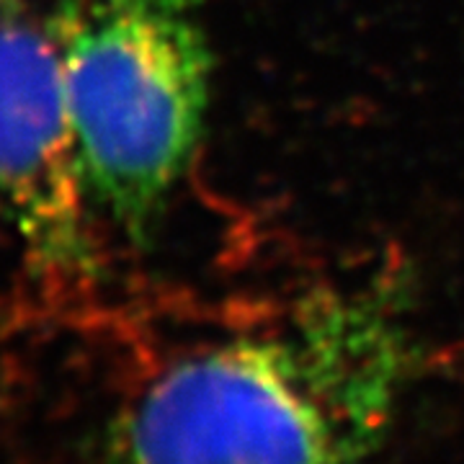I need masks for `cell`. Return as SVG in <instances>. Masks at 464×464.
<instances>
[{"instance_id": "cell-1", "label": "cell", "mask_w": 464, "mask_h": 464, "mask_svg": "<svg viewBox=\"0 0 464 464\" xmlns=\"http://www.w3.org/2000/svg\"><path fill=\"white\" fill-rule=\"evenodd\" d=\"M398 384L380 320L328 313L173 362L121 411L109 464H362Z\"/></svg>"}, {"instance_id": "cell-3", "label": "cell", "mask_w": 464, "mask_h": 464, "mask_svg": "<svg viewBox=\"0 0 464 464\" xmlns=\"http://www.w3.org/2000/svg\"><path fill=\"white\" fill-rule=\"evenodd\" d=\"M91 215L57 32L0 14V217L36 268L65 276L93 268Z\"/></svg>"}, {"instance_id": "cell-5", "label": "cell", "mask_w": 464, "mask_h": 464, "mask_svg": "<svg viewBox=\"0 0 464 464\" xmlns=\"http://www.w3.org/2000/svg\"><path fill=\"white\" fill-rule=\"evenodd\" d=\"M5 3H8V0H0V14H3V8H5Z\"/></svg>"}, {"instance_id": "cell-4", "label": "cell", "mask_w": 464, "mask_h": 464, "mask_svg": "<svg viewBox=\"0 0 464 464\" xmlns=\"http://www.w3.org/2000/svg\"><path fill=\"white\" fill-rule=\"evenodd\" d=\"M101 3L127 5V8H148V11H168V14H188L204 0H101Z\"/></svg>"}, {"instance_id": "cell-2", "label": "cell", "mask_w": 464, "mask_h": 464, "mask_svg": "<svg viewBox=\"0 0 464 464\" xmlns=\"http://www.w3.org/2000/svg\"><path fill=\"white\" fill-rule=\"evenodd\" d=\"M54 32L93 209L142 243L199 148L209 47L186 14L101 0H72Z\"/></svg>"}]
</instances>
